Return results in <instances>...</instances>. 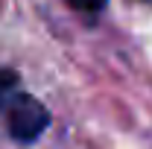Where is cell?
Here are the masks:
<instances>
[{"label":"cell","mask_w":152,"mask_h":149,"mask_svg":"<svg viewBox=\"0 0 152 149\" xmlns=\"http://www.w3.org/2000/svg\"><path fill=\"white\" fill-rule=\"evenodd\" d=\"M3 111H6V129H9V134L15 140H20V143H32L38 134L47 129V123H50L47 108L38 102L35 96H29V93L9 96Z\"/></svg>","instance_id":"6da1fadb"},{"label":"cell","mask_w":152,"mask_h":149,"mask_svg":"<svg viewBox=\"0 0 152 149\" xmlns=\"http://www.w3.org/2000/svg\"><path fill=\"white\" fill-rule=\"evenodd\" d=\"M15 85V73L12 70H0V99H6V93Z\"/></svg>","instance_id":"3957f363"},{"label":"cell","mask_w":152,"mask_h":149,"mask_svg":"<svg viewBox=\"0 0 152 149\" xmlns=\"http://www.w3.org/2000/svg\"><path fill=\"white\" fill-rule=\"evenodd\" d=\"M73 9H82V12H96L105 6V0H67Z\"/></svg>","instance_id":"7a4b0ae2"}]
</instances>
